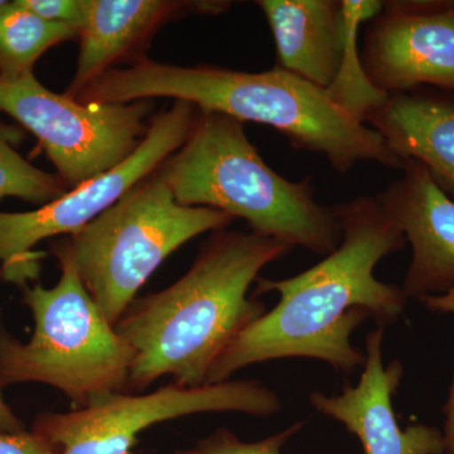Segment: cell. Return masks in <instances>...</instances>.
Wrapping results in <instances>:
<instances>
[{"instance_id": "obj_25", "label": "cell", "mask_w": 454, "mask_h": 454, "mask_svg": "<svg viewBox=\"0 0 454 454\" xmlns=\"http://www.w3.org/2000/svg\"><path fill=\"white\" fill-rule=\"evenodd\" d=\"M4 2H5V0H0V5H2L3 3H4Z\"/></svg>"}, {"instance_id": "obj_17", "label": "cell", "mask_w": 454, "mask_h": 454, "mask_svg": "<svg viewBox=\"0 0 454 454\" xmlns=\"http://www.w3.org/2000/svg\"><path fill=\"white\" fill-rule=\"evenodd\" d=\"M345 12V49L339 73L330 88L325 89L334 104L357 121L366 122L373 110L387 100L389 94L376 88L364 70L358 51V28L380 13V0H342Z\"/></svg>"}, {"instance_id": "obj_23", "label": "cell", "mask_w": 454, "mask_h": 454, "mask_svg": "<svg viewBox=\"0 0 454 454\" xmlns=\"http://www.w3.org/2000/svg\"><path fill=\"white\" fill-rule=\"evenodd\" d=\"M3 389L4 387L0 384V433H18L26 430L25 423L5 402Z\"/></svg>"}, {"instance_id": "obj_4", "label": "cell", "mask_w": 454, "mask_h": 454, "mask_svg": "<svg viewBox=\"0 0 454 454\" xmlns=\"http://www.w3.org/2000/svg\"><path fill=\"white\" fill-rule=\"evenodd\" d=\"M157 173L181 205L225 212L260 236L324 256L342 240L333 206L316 201L312 178L278 175L231 116L197 107L187 139Z\"/></svg>"}, {"instance_id": "obj_7", "label": "cell", "mask_w": 454, "mask_h": 454, "mask_svg": "<svg viewBox=\"0 0 454 454\" xmlns=\"http://www.w3.org/2000/svg\"><path fill=\"white\" fill-rule=\"evenodd\" d=\"M154 100L82 104L44 88L35 74L0 80V112L37 138L67 190L106 175L148 134Z\"/></svg>"}, {"instance_id": "obj_1", "label": "cell", "mask_w": 454, "mask_h": 454, "mask_svg": "<svg viewBox=\"0 0 454 454\" xmlns=\"http://www.w3.org/2000/svg\"><path fill=\"white\" fill-rule=\"evenodd\" d=\"M333 208L342 231L337 249L298 276L256 279L255 295L277 292L279 301L236 337L212 366L207 385L230 380L244 367L289 357L315 358L351 373L365 363L352 333L366 319L382 328L399 321L408 297L373 271L405 247L402 230L378 195Z\"/></svg>"}, {"instance_id": "obj_3", "label": "cell", "mask_w": 454, "mask_h": 454, "mask_svg": "<svg viewBox=\"0 0 454 454\" xmlns=\"http://www.w3.org/2000/svg\"><path fill=\"white\" fill-rule=\"evenodd\" d=\"M157 98L187 101L199 109L279 130L294 148L322 154L336 172L361 162L403 168L380 134L334 104L325 90L280 67L245 73L215 65L179 66L142 57L113 68L74 100L131 103Z\"/></svg>"}, {"instance_id": "obj_5", "label": "cell", "mask_w": 454, "mask_h": 454, "mask_svg": "<svg viewBox=\"0 0 454 454\" xmlns=\"http://www.w3.org/2000/svg\"><path fill=\"white\" fill-rule=\"evenodd\" d=\"M61 276L56 286H22L35 328L28 342L0 327V384L50 385L74 408L128 391L136 351L86 291L67 238L51 243Z\"/></svg>"}, {"instance_id": "obj_18", "label": "cell", "mask_w": 454, "mask_h": 454, "mask_svg": "<svg viewBox=\"0 0 454 454\" xmlns=\"http://www.w3.org/2000/svg\"><path fill=\"white\" fill-rule=\"evenodd\" d=\"M25 137L22 128L0 121V200L12 197L43 206L68 190L56 173L37 168L17 151Z\"/></svg>"}, {"instance_id": "obj_14", "label": "cell", "mask_w": 454, "mask_h": 454, "mask_svg": "<svg viewBox=\"0 0 454 454\" xmlns=\"http://www.w3.org/2000/svg\"><path fill=\"white\" fill-rule=\"evenodd\" d=\"M273 33L278 67L330 88L345 49L342 0H258Z\"/></svg>"}, {"instance_id": "obj_15", "label": "cell", "mask_w": 454, "mask_h": 454, "mask_svg": "<svg viewBox=\"0 0 454 454\" xmlns=\"http://www.w3.org/2000/svg\"><path fill=\"white\" fill-rule=\"evenodd\" d=\"M366 122L403 162L413 160L454 195V101L424 94H391Z\"/></svg>"}, {"instance_id": "obj_12", "label": "cell", "mask_w": 454, "mask_h": 454, "mask_svg": "<svg viewBox=\"0 0 454 454\" xmlns=\"http://www.w3.org/2000/svg\"><path fill=\"white\" fill-rule=\"evenodd\" d=\"M403 169L378 197L411 247L403 292L424 301L454 289V201L422 163L405 160Z\"/></svg>"}, {"instance_id": "obj_6", "label": "cell", "mask_w": 454, "mask_h": 454, "mask_svg": "<svg viewBox=\"0 0 454 454\" xmlns=\"http://www.w3.org/2000/svg\"><path fill=\"white\" fill-rule=\"evenodd\" d=\"M223 211L181 205L157 170L80 231L66 236L86 291L115 327L137 293L182 245L225 230Z\"/></svg>"}, {"instance_id": "obj_10", "label": "cell", "mask_w": 454, "mask_h": 454, "mask_svg": "<svg viewBox=\"0 0 454 454\" xmlns=\"http://www.w3.org/2000/svg\"><path fill=\"white\" fill-rule=\"evenodd\" d=\"M360 53L370 82L387 94L454 90V2H384Z\"/></svg>"}, {"instance_id": "obj_8", "label": "cell", "mask_w": 454, "mask_h": 454, "mask_svg": "<svg viewBox=\"0 0 454 454\" xmlns=\"http://www.w3.org/2000/svg\"><path fill=\"white\" fill-rule=\"evenodd\" d=\"M279 395L259 380H227L184 387L170 382L146 394H110L66 413H42L32 429L62 448V454H130L140 433L155 424L200 413L271 417Z\"/></svg>"}, {"instance_id": "obj_16", "label": "cell", "mask_w": 454, "mask_h": 454, "mask_svg": "<svg viewBox=\"0 0 454 454\" xmlns=\"http://www.w3.org/2000/svg\"><path fill=\"white\" fill-rule=\"evenodd\" d=\"M73 26L50 22L23 7L18 0L0 5V80L33 74L43 53L77 38Z\"/></svg>"}, {"instance_id": "obj_22", "label": "cell", "mask_w": 454, "mask_h": 454, "mask_svg": "<svg viewBox=\"0 0 454 454\" xmlns=\"http://www.w3.org/2000/svg\"><path fill=\"white\" fill-rule=\"evenodd\" d=\"M454 313V309L452 310ZM444 424L442 434H443L444 454H454V373L450 394H448L446 404L443 406Z\"/></svg>"}, {"instance_id": "obj_19", "label": "cell", "mask_w": 454, "mask_h": 454, "mask_svg": "<svg viewBox=\"0 0 454 454\" xmlns=\"http://www.w3.org/2000/svg\"><path fill=\"white\" fill-rule=\"evenodd\" d=\"M303 426V422L293 424L277 434L256 442L241 441L234 432L221 427L207 437L200 439L195 446L179 450L175 454H283V447Z\"/></svg>"}, {"instance_id": "obj_21", "label": "cell", "mask_w": 454, "mask_h": 454, "mask_svg": "<svg viewBox=\"0 0 454 454\" xmlns=\"http://www.w3.org/2000/svg\"><path fill=\"white\" fill-rule=\"evenodd\" d=\"M0 454H62V448L35 430L0 433Z\"/></svg>"}, {"instance_id": "obj_24", "label": "cell", "mask_w": 454, "mask_h": 454, "mask_svg": "<svg viewBox=\"0 0 454 454\" xmlns=\"http://www.w3.org/2000/svg\"><path fill=\"white\" fill-rule=\"evenodd\" d=\"M423 301L429 309L452 313L454 309V289L446 293V294L426 298Z\"/></svg>"}, {"instance_id": "obj_9", "label": "cell", "mask_w": 454, "mask_h": 454, "mask_svg": "<svg viewBox=\"0 0 454 454\" xmlns=\"http://www.w3.org/2000/svg\"><path fill=\"white\" fill-rule=\"evenodd\" d=\"M196 114L192 104L173 101L168 109L155 114L145 138L121 166L35 210L0 212V264L5 279L25 286L26 278L38 269L33 247L80 231L153 175L184 145Z\"/></svg>"}, {"instance_id": "obj_20", "label": "cell", "mask_w": 454, "mask_h": 454, "mask_svg": "<svg viewBox=\"0 0 454 454\" xmlns=\"http://www.w3.org/2000/svg\"><path fill=\"white\" fill-rule=\"evenodd\" d=\"M23 7L50 22L73 26L79 31L85 11L83 0H18Z\"/></svg>"}, {"instance_id": "obj_2", "label": "cell", "mask_w": 454, "mask_h": 454, "mask_svg": "<svg viewBox=\"0 0 454 454\" xmlns=\"http://www.w3.org/2000/svg\"><path fill=\"white\" fill-rule=\"evenodd\" d=\"M292 249L255 232L219 230L177 282L136 298L115 325L136 351L128 391H145L163 376L184 387L207 385L221 355L267 312L247 295L250 286Z\"/></svg>"}, {"instance_id": "obj_13", "label": "cell", "mask_w": 454, "mask_h": 454, "mask_svg": "<svg viewBox=\"0 0 454 454\" xmlns=\"http://www.w3.org/2000/svg\"><path fill=\"white\" fill-rule=\"evenodd\" d=\"M223 0H83L79 57L64 94L74 98L118 64H133L160 27L187 16H219Z\"/></svg>"}, {"instance_id": "obj_11", "label": "cell", "mask_w": 454, "mask_h": 454, "mask_svg": "<svg viewBox=\"0 0 454 454\" xmlns=\"http://www.w3.org/2000/svg\"><path fill=\"white\" fill-rule=\"evenodd\" d=\"M385 330L376 327L367 334L365 363L357 384L345 385L339 395L313 391L310 405L356 435L365 454H444L442 430L427 424L402 428L397 423L393 396L404 367L399 360L385 365Z\"/></svg>"}]
</instances>
